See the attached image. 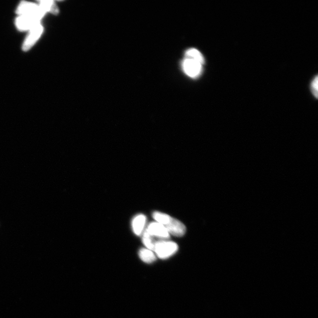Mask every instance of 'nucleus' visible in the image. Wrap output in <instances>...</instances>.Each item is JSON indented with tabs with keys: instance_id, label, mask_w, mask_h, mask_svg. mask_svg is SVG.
I'll list each match as a JSON object with an SVG mask.
<instances>
[{
	"instance_id": "nucleus-5",
	"label": "nucleus",
	"mask_w": 318,
	"mask_h": 318,
	"mask_svg": "<svg viewBox=\"0 0 318 318\" xmlns=\"http://www.w3.org/2000/svg\"><path fill=\"white\" fill-rule=\"evenodd\" d=\"M17 12L21 15H33L41 18L44 15L45 11L40 5L38 6L32 3L22 2L19 6Z\"/></svg>"
},
{
	"instance_id": "nucleus-4",
	"label": "nucleus",
	"mask_w": 318,
	"mask_h": 318,
	"mask_svg": "<svg viewBox=\"0 0 318 318\" xmlns=\"http://www.w3.org/2000/svg\"><path fill=\"white\" fill-rule=\"evenodd\" d=\"M163 226H165L170 235L176 237H183L186 231L184 224L177 219L170 217V216Z\"/></svg>"
},
{
	"instance_id": "nucleus-9",
	"label": "nucleus",
	"mask_w": 318,
	"mask_h": 318,
	"mask_svg": "<svg viewBox=\"0 0 318 318\" xmlns=\"http://www.w3.org/2000/svg\"><path fill=\"white\" fill-rule=\"evenodd\" d=\"M139 257L141 260L147 264L153 263L156 260V257L153 251L148 249L143 248L139 252Z\"/></svg>"
},
{
	"instance_id": "nucleus-12",
	"label": "nucleus",
	"mask_w": 318,
	"mask_h": 318,
	"mask_svg": "<svg viewBox=\"0 0 318 318\" xmlns=\"http://www.w3.org/2000/svg\"><path fill=\"white\" fill-rule=\"evenodd\" d=\"M40 3L41 4L40 6L44 9L45 11H50L54 14H57L58 11V8L53 2L49 1H41Z\"/></svg>"
},
{
	"instance_id": "nucleus-7",
	"label": "nucleus",
	"mask_w": 318,
	"mask_h": 318,
	"mask_svg": "<svg viewBox=\"0 0 318 318\" xmlns=\"http://www.w3.org/2000/svg\"><path fill=\"white\" fill-rule=\"evenodd\" d=\"M42 32L41 25L38 24L31 28L30 33L29 34L27 39L23 44L24 50L27 51L34 44L36 40L40 37Z\"/></svg>"
},
{
	"instance_id": "nucleus-1",
	"label": "nucleus",
	"mask_w": 318,
	"mask_h": 318,
	"mask_svg": "<svg viewBox=\"0 0 318 318\" xmlns=\"http://www.w3.org/2000/svg\"><path fill=\"white\" fill-rule=\"evenodd\" d=\"M153 251L157 257L162 260L169 258L178 251V245L172 241H159L156 242Z\"/></svg>"
},
{
	"instance_id": "nucleus-11",
	"label": "nucleus",
	"mask_w": 318,
	"mask_h": 318,
	"mask_svg": "<svg viewBox=\"0 0 318 318\" xmlns=\"http://www.w3.org/2000/svg\"><path fill=\"white\" fill-rule=\"evenodd\" d=\"M157 241L147 233L146 231L144 232L143 235V242L144 245L146 246L147 249L153 251L154 247Z\"/></svg>"
},
{
	"instance_id": "nucleus-6",
	"label": "nucleus",
	"mask_w": 318,
	"mask_h": 318,
	"mask_svg": "<svg viewBox=\"0 0 318 318\" xmlns=\"http://www.w3.org/2000/svg\"><path fill=\"white\" fill-rule=\"evenodd\" d=\"M40 19V18L33 15H21L16 21V24L20 30H26V29L32 28L35 26L38 25Z\"/></svg>"
},
{
	"instance_id": "nucleus-8",
	"label": "nucleus",
	"mask_w": 318,
	"mask_h": 318,
	"mask_svg": "<svg viewBox=\"0 0 318 318\" xmlns=\"http://www.w3.org/2000/svg\"><path fill=\"white\" fill-rule=\"evenodd\" d=\"M146 222V217L145 215L140 214L137 215L132 221V225L133 231L136 235L140 236L145 228Z\"/></svg>"
},
{
	"instance_id": "nucleus-3",
	"label": "nucleus",
	"mask_w": 318,
	"mask_h": 318,
	"mask_svg": "<svg viewBox=\"0 0 318 318\" xmlns=\"http://www.w3.org/2000/svg\"><path fill=\"white\" fill-rule=\"evenodd\" d=\"M202 65L203 64L198 61L185 57L184 60L183 61L182 68L187 75L190 77L195 78L201 74Z\"/></svg>"
},
{
	"instance_id": "nucleus-2",
	"label": "nucleus",
	"mask_w": 318,
	"mask_h": 318,
	"mask_svg": "<svg viewBox=\"0 0 318 318\" xmlns=\"http://www.w3.org/2000/svg\"><path fill=\"white\" fill-rule=\"evenodd\" d=\"M145 231L157 242L166 241L170 238V234L165 226L156 222L150 223Z\"/></svg>"
},
{
	"instance_id": "nucleus-13",
	"label": "nucleus",
	"mask_w": 318,
	"mask_h": 318,
	"mask_svg": "<svg viewBox=\"0 0 318 318\" xmlns=\"http://www.w3.org/2000/svg\"><path fill=\"white\" fill-rule=\"evenodd\" d=\"M318 76L314 78L312 85H311V87H312V90L313 94L316 98H318Z\"/></svg>"
},
{
	"instance_id": "nucleus-10",
	"label": "nucleus",
	"mask_w": 318,
	"mask_h": 318,
	"mask_svg": "<svg viewBox=\"0 0 318 318\" xmlns=\"http://www.w3.org/2000/svg\"><path fill=\"white\" fill-rule=\"evenodd\" d=\"M185 57L193 59L202 64L205 63V58L201 52L196 48H190L186 51Z\"/></svg>"
}]
</instances>
